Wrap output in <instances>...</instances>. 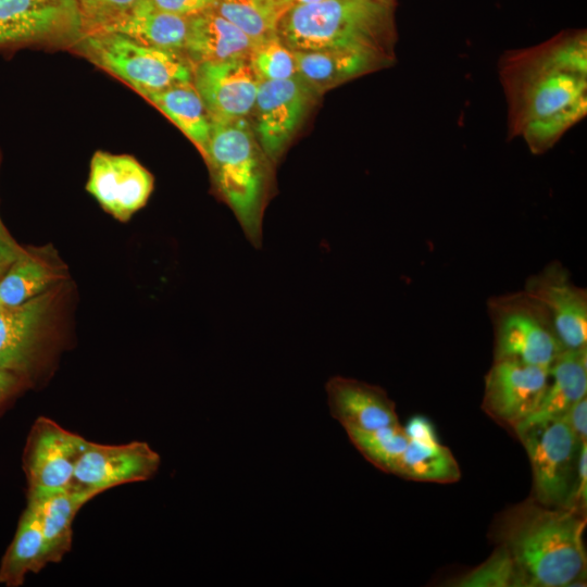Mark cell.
I'll list each match as a JSON object with an SVG mask.
<instances>
[{"instance_id":"6da1fadb","label":"cell","mask_w":587,"mask_h":587,"mask_svg":"<svg viewBox=\"0 0 587 587\" xmlns=\"http://www.w3.org/2000/svg\"><path fill=\"white\" fill-rule=\"evenodd\" d=\"M508 137L542 154L587 115V32L566 29L498 60Z\"/></svg>"},{"instance_id":"7a4b0ae2","label":"cell","mask_w":587,"mask_h":587,"mask_svg":"<svg viewBox=\"0 0 587 587\" xmlns=\"http://www.w3.org/2000/svg\"><path fill=\"white\" fill-rule=\"evenodd\" d=\"M586 515L541 504L533 498L507 510L497 522V545L512 557L522 587L583 585Z\"/></svg>"},{"instance_id":"3957f363","label":"cell","mask_w":587,"mask_h":587,"mask_svg":"<svg viewBox=\"0 0 587 587\" xmlns=\"http://www.w3.org/2000/svg\"><path fill=\"white\" fill-rule=\"evenodd\" d=\"M396 1L322 0L288 10L276 35L292 51L339 49L395 59Z\"/></svg>"},{"instance_id":"277c9868","label":"cell","mask_w":587,"mask_h":587,"mask_svg":"<svg viewBox=\"0 0 587 587\" xmlns=\"http://www.w3.org/2000/svg\"><path fill=\"white\" fill-rule=\"evenodd\" d=\"M203 158L216 192L233 210L248 240L260 248L271 171L248 120L212 121Z\"/></svg>"},{"instance_id":"5b68a950","label":"cell","mask_w":587,"mask_h":587,"mask_svg":"<svg viewBox=\"0 0 587 587\" xmlns=\"http://www.w3.org/2000/svg\"><path fill=\"white\" fill-rule=\"evenodd\" d=\"M72 48L142 97L192 82L193 65L184 53L149 47L118 32L85 34Z\"/></svg>"},{"instance_id":"8992f818","label":"cell","mask_w":587,"mask_h":587,"mask_svg":"<svg viewBox=\"0 0 587 587\" xmlns=\"http://www.w3.org/2000/svg\"><path fill=\"white\" fill-rule=\"evenodd\" d=\"M513 430L529 458L533 472L532 498L548 507L570 509L576 486L579 451L584 442H580L564 417L523 423Z\"/></svg>"},{"instance_id":"52a82bcc","label":"cell","mask_w":587,"mask_h":587,"mask_svg":"<svg viewBox=\"0 0 587 587\" xmlns=\"http://www.w3.org/2000/svg\"><path fill=\"white\" fill-rule=\"evenodd\" d=\"M487 313L494 329V360L516 359L549 367L564 350L547 311L523 290L490 297Z\"/></svg>"},{"instance_id":"ba28073f","label":"cell","mask_w":587,"mask_h":587,"mask_svg":"<svg viewBox=\"0 0 587 587\" xmlns=\"http://www.w3.org/2000/svg\"><path fill=\"white\" fill-rule=\"evenodd\" d=\"M83 35L75 0H0V46L72 47Z\"/></svg>"},{"instance_id":"9c48e42d","label":"cell","mask_w":587,"mask_h":587,"mask_svg":"<svg viewBox=\"0 0 587 587\" xmlns=\"http://www.w3.org/2000/svg\"><path fill=\"white\" fill-rule=\"evenodd\" d=\"M316 96L299 76L259 80L252 129L271 162L284 153Z\"/></svg>"},{"instance_id":"30bf717a","label":"cell","mask_w":587,"mask_h":587,"mask_svg":"<svg viewBox=\"0 0 587 587\" xmlns=\"http://www.w3.org/2000/svg\"><path fill=\"white\" fill-rule=\"evenodd\" d=\"M85 438L40 417L26 451L29 497L42 500L74 485V472Z\"/></svg>"},{"instance_id":"8fae6325","label":"cell","mask_w":587,"mask_h":587,"mask_svg":"<svg viewBox=\"0 0 587 587\" xmlns=\"http://www.w3.org/2000/svg\"><path fill=\"white\" fill-rule=\"evenodd\" d=\"M523 291L547 311L564 350L587 347V291L560 261L529 275Z\"/></svg>"},{"instance_id":"7c38bea8","label":"cell","mask_w":587,"mask_h":587,"mask_svg":"<svg viewBox=\"0 0 587 587\" xmlns=\"http://www.w3.org/2000/svg\"><path fill=\"white\" fill-rule=\"evenodd\" d=\"M548 367L516 359L494 360L485 376L483 408L513 429L537 409L548 384Z\"/></svg>"},{"instance_id":"4fadbf2b","label":"cell","mask_w":587,"mask_h":587,"mask_svg":"<svg viewBox=\"0 0 587 587\" xmlns=\"http://www.w3.org/2000/svg\"><path fill=\"white\" fill-rule=\"evenodd\" d=\"M86 189L104 211L126 222L147 203L153 176L132 155L97 151Z\"/></svg>"},{"instance_id":"5bb4252c","label":"cell","mask_w":587,"mask_h":587,"mask_svg":"<svg viewBox=\"0 0 587 587\" xmlns=\"http://www.w3.org/2000/svg\"><path fill=\"white\" fill-rule=\"evenodd\" d=\"M161 463L148 444L102 445L85 439L74 484L103 492L122 484L151 478Z\"/></svg>"},{"instance_id":"9a60e30c","label":"cell","mask_w":587,"mask_h":587,"mask_svg":"<svg viewBox=\"0 0 587 587\" xmlns=\"http://www.w3.org/2000/svg\"><path fill=\"white\" fill-rule=\"evenodd\" d=\"M192 83L212 121L247 118L253 110L259 79L248 59L197 63Z\"/></svg>"},{"instance_id":"2e32d148","label":"cell","mask_w":587,"mask_h":587,"mask_svg":"<svg viewBox=\"0 0 587 587\" xmlns=\"http://www.w3.org/2000/svg\"><path fill=\"white\" fill-rule=\"evenodd\" d=\"M325 388L330 414L345 430H374L399 424L395 402L378 386L334 376Z\"/></svg>"},{"instance_id":"e0dca14e","label":"cell","mask_w":587,"mask_h":587,"mask_svg":"<svg viewBox=\"0 0 587 587\" xmlns=\"http://www.w3.org/2000/svg\"><path fill=\"white\" fill-rule=\"evenodd\" d=\"M52 303L46 291L16 307L0 309V366L21 371L29 365Z\"/></svg>"},{"instance_id":"ac0fdd59","label":"cell","mask_w":587,"mask_h":587,"mask_svg":"<svg viewBox=\"0 0 587 587\" xmlns=\"http://www.w3.org/2000/svg\"><path fill=\"white\" fill-rule=\"evenodd\" d=\"M292 52L298 76L316 95L392 63L375 54L351 50L326 49Z\"/></svg>"},{"instance_id":"d6986e66","label":"cell","mask_w":587,"mask_h":587,"mask_svg":"<svg viewBox=\"0 0 587 587\" xmlns=\"http://www.w3.org/2000/svg\"><path fill=\"white\" fill-rule=\"evenodd\" d=\"M255 41L214 9L189 17L184 54L192 63L248 59Z\"/></svg>"},{"instance_id":"ffe728a7","label":"cell","mask_w":587,"mask_h":587,"mask_svg":"<svg viewBox=\"0 0 587 587\" xmlns=\"http://www.w3.org/2000/svg\"><path fill=\"white\" fill-rule=\"evenodd\" d=\"M548 384L535 412L523 423L563 417L587 395V347L563 350L548 367ZM520 425V424H519Z\"/></svg>"},{"instance_id":"44dd1931","label":"cell","mask_w":587,"mask_h":587,"mask_svg":"<svg viewBox=\"0 0 587 587\" xmlns=\"http://www.w3.org/2000/svg\"><path fill=\"white\" fill-rule=\"evenodd\" d=\"M188 24L189 17L140 0L124 20L105 30L122 33L149 47L184 53Z\"/></svg>"},{"instance_id":"7402d4cb","label":"cell","mask_w":587,"mask_h":587,"mask_svg":"<svg viewBox=\"0 0 587 587\" xmlns=\"http://www.w3.org/2000/svg\"><path fill=\"white\" fill-rule=\"evenodd\" d=\"M99 494L101 492L98 490L74 484L46 499L35 500L39 510L49 563L59 562L71 549L73 523L77 512Z\"/></svg>"},{"instance_id":"603a6c76","label":"cell","mask_w":587,"mask_h":587,"mask_svg":"<svg viewBox=\"0 0 587 587\" xmlns=\"http://www.w3.org/2000/svg\"><path fill=\"white\" fill-rule=\"evenodd\" d=\"M143 98L166 115L204 155L212 120L192 82L174 84Z\"/></svg>"},{"instance_id":"cb8c5ba5","label":"cell","mask_w":587,"mask_h":587,"mask_svg":"<svg viewBox=\"0 0 587 587\" xmlns=\"http://www.w3.org/2000/svg\"><path fill=\"white\" fill-rule=\"evenodd\" d=\"M48 563L38 505L35 500L28 499L14 539L3 558L0 582L20 585L27 573L38 572Z\"/></svg>"},{"instance_id":"d4e9b609","label":"cell","mask_w":587,"mask_h":587,"mask_svg":"<svg viewBox=\"0 0 587 587\" xmlns=\"http://www.w3.org/2000/svg\"><path fill=\"white\" fill-rule=\"evenodd\" d=\"M58 274L45 259L25 250L0 278V302L20 305L47 291Z\"/></svg>"},{"instance_id":"484cf974","label":"cell","mask_w":587,"mask_h":587,"mask_svg":"<svg viewBox=\"0 0 587 587\" xmlns=\"http://www.w3.org/2000/svg\"><path fill=\"white\" fill-rule=\"evenodd\" d=\"M392 474L433 483H453L461 477L459 464L452 452L440 442L421 445L409 441Z\"/></svg>"},{"instance_id":"4316f807","label":"cell","mask_w":587,"mask_h":587,"mask_svg":"<svg viewBox=\"0 0 587 587\" xmlns=\"http://www.w3.org/2000/svg\"><path fill=\"white\" fill-rule=\"evenodd\" d=\"M353 446L376 467L394 473L397 462L408 446V437L400 424L374 430L347 429Z\"/></svg>"},{"instance_id":"83f0119b","label":"cell","mask_w":587,"mask_h":587,"mask_svg":"<svg viewBox=\"0 0 587 587\" xmlns=\"http://www.w3.org/2000/svg\"><path fill=\"white\" fill-rule=\"evenodd\" d=\"M213 9L255 42L276 33L278 17L266 0H218Z\"/></svg>"},{"instance_id":"f1b7e54d","label":"cell","mask_w":587,"mask_h":587,"mask_svg":"<svg viewBox=\"0 0 587 587\" xmlns=\"http://www.w3.org/2000/svg\"><path fill=\"white\" fill-rule=\"evenodd\" d=\"M248 60L259 80H284L298 76L294 52L276 33L255 42Z\"/></svg>"},{"instance_id":"f546056e","label":"cell","mask_w":587,"mask_h":587,"mask_svg":"<svg viewBox=\"0 0 587 587\" xmlns=\"http://www.w3.org/2000/svg\"><path fill=\"white\" fill-rule=\"evenodd\" d=\"M458 587H521L519 572L505 547L497 545L480 565L455 579Z\"/></svg>"},{"instance_id":"4dcf8cb0","label":"cell","mask_w":587,"mask_h":587,"mask_svg":"<svg viewBox=\"0 0 587 587\" xmlns=\"http://www.w3.org/2000/svg\"><path fill=\"white\" fill-rule=\"evenodd\" d=\"M85 34L105 30L124 20L140 0H75Z\"/></svg>"},{"instance_id":"1f68e13d","label":"cell","mask_w":587,"mask_h":587,"mask_svg":"<svg viewBox=\"0 0 587 587\" xmlns=\"http://www.w3.org/2000/svg\"><path fill=\"white\" fill-rule=\"evenodd\" d=\"M155 8L182 16H193L213 9L218 0H149Z\"/></svg>"},{"instance_id":"d6a6232c","label":"cell","mask_w":587,"mask_h":587,"mask_svg":"<svg viewBox=\"0 0 587 587\" xmlns=\"http://www.w3.org/2000/svg\"><path fill=\"white\" fill-rule=\"evenodd\" d=\"M408 440L421 445H436L439 442L435 426L425 416H413L403 427Z\"/></svg>"},{"instance_id":"836d02e7","label":"cell","mask_w":587,"mask_h":587,"mask_svg":"<svg viewBox=\"0 0 587 587\" xmlns=\"http://www.w3.org/2000/svg\"><path fill=\"white\" fill-rule=\"evenodd\" d=\"M586 503H587V442H584L579 451L576 486H575V491L572 498L570 509L580 514H585Z\"/></svg>"},{"instance_id":"e575fe53","label":"cell","mask_w":587,"mask_h":587,"mask_svg":"<svg viewBox=\"0 0 587 587\" xmlns=\"http://www.w3.org/2000/svg\"><path fill=\"white\" fill-rule=\"evenodd\" d=\"M24 251L0 220V278Z\"/></svg>"},{"instance_id":"d590c367","label":"cell","mask_w":587,"mask_h":587,"mask_svg":"<svg viewBox=\"0 0 587 587\" xmlns=\"http://www.w3.org/2000/svg\"><path fill=\"white\" fill-rule=\"evenodd\" d=\"M580 442L587 441V397L577 401L563 416Z\"/></svg>"},{"instance_id":"8d00e7d4","label":"cell","mask_w":587,"mask_h":587,"mask_svg":"<svg viewBox=\"0 0 587 587\" xmlns=\"http://www.w3.org/2000/svg\"><path fill=\"white\" fill-rule=\"evenodd\" d=\"M275 15L279 18L290 9L315 3L322 0H266Z\"/></svg>"},{"instance_id":"74e56055","label":"cell","mask_w":587,"mask_h":587,"mask_svg":"<svg viewBox=\"0 0 587 587\" xmlns=\"http://www.w3.org/2000/svg\"><path fill=\"white\" fill-rule=\"evenodd\" d=\"M17 380L15 371L0 366V401L12 391Z\"/></svg>"},{"instance_id":"f35d334b","label":"cell","mask_w":587,"mask_h":587,"mask_svg":"<svg viewBox=\"0 0 587 587\" xmlns=\"http://www.w3.org/2000/svg\"><path fill=\"white\" fill-rule=\"evenodd\" d=\"M2 307H3V305H2L1 302H0V309H1Z\"/></svg>"},{"instance_id":"ab89813d","label":"cell","mask_w":587,"mask_h":587,"mask_svg":"<svg viewBox=\"0 0 587 587\" xmlns=\"http://www.w3.org/2000/svg\"><path fill=\"white\" fill-rule=\"evenodd\" d=\"M388 1H396V0H388Z\"/></svg>"}]
</instances>
